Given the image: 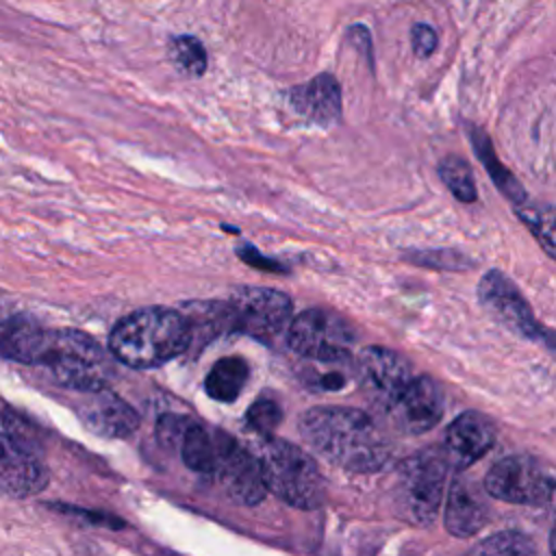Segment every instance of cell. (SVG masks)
<instances>
[{
	"label": "cell",
	"instance_id": "6da1fadb",
	"mask_svg": "<svg viewBox=\"0 0 556 556\" xmlns=\"http://www.w3.org/2000/svg\"><path fill=\"white\" fill-rule=\"evenodd\" d=\"M300 432L319 456L348 471H378L393 458L391 439L358 408H308L300 419Z\"/></svg>",
	"mask_w": 556,
	"mask_h": 556
},
{
	"label": "cell",
	"instance_id": "7a4b0ae2",
	"mask_svg": "<svg viewBox=\"0 0 556 556\" xmlns=\"http://www.w3.org/2000/svg\"><path fill=\"white\" fill-rule=\"evenodd\" d=\"M191 343L187 317L174 308H139L115 324L109 337L111 354L132 367L152 369L182 354Z\"/></svg>",
	"mask_w": 556,
	"mask_h": 556
},
{
	"label": "cell",
	"instance_id": "3957f363",
	"mask_svg": "<svg viewBox=\"0 0 556 556\" xmlns=\"http://www.w3.org/2000/svg\"><path fill=\"white\" fill-rule=\"evenodd\" d=\"M256 465L267 491L285 504L313 510L326 500V482L315 460L285 439H265L256 452Z\"/></svg>",
	"mask_w": 556,
	"mask_h": 556
},
{
	"label": "cell",
	"instance_id": "277c9868",
	"mask_svg": "<svg viewBox=\"0 0 556 556\" xmlns=\"http://www.w3.org/2000/svg\"><path fill=\"white\" fill-rule=\"evenodd\" d=\"M41 365H48L59 384L80 393L104 389L113 371L100 343L72 328L52 330Z\"/></svg>",
	"mask_w": 556,
	"mask_h": 556
},
{
	"label": "cell",
	"instance_id": "5b68a950",
	"mask_svg": "<svg viewBox=\"0 0 556 556\" xmlns=\"http://www.w3.org/2000/svg\"><path fill=\"white\" fill-rule=\"evenodd\" d=\"M445 478L447 460L439 450H421L404 458L395 482V502L402 517L415 526H428L439 513Z\"/></svg>",
	"mask_w": 556,
	"mask_h": 556
},
{
	"label": "cell",
	"instance_id": "8992f818",
	"mask_svg": "<svg viewBox=\"0 0 556 556\" xmlns=\"http://www.w3.org/2000/svg\"><path fill=\"white\" fill-rule=\"evenodd\" d=\"M354 334L345 319L324 308H306L291 319L287 330L289 348L308 361L343 363Z\"/></svg>",
	"mask_w": 556,
	"mask_h": 556
},
{
	"label": "cell",
	"instance_id": "52a82bcc",
	"mask_svg": "<svg viewBox=\"0 0 556 556\" xmlns=\"http://www.w3.org/2000/svg\"><path fill=\"white\" fill-rule=\"evenodd\" d=\"M484 491L510 504H545L554 493L552 471L534 456L513 454L491 465L484 476Z\"/></svg>",
	"mask_w": 556,
	"mask_h": 556
},
{
	"label": "cell",
	"instance_id": "ba28073f",
	"mask_svg": "<svg viewBox=\"0 0 556 556\" xmlns=\"http://www.w3.org/2000/svg\"><path fill=\"white\" fill-rule=\"evenodd\" d=\"M232 330H239L258 341L278 339L291 324V298L278 289L241 287L230 302Z\"/></svg>",
	"mask_w": 556,
	"mask_h": 556
},
{
	"label": "cell",
	"instance_id": "9c48e42d",
	"mask_svg": "<svg viewBox=\"0 0 556 556\" xmlns=\"http://www.w3.org/2000/svg\"><path fill=\"white\" fill-rule=\"evenodd\" d=\"M358 378L367 400L389 413L413 380V374L404 356L389 348L371 345L358 356Z\"/></svg>",
	"mask_w": 556,
	"mask_h": 556
},
{
	"label": "cell",
	"instance_id": "30bf717a",
	"mask_svg": "<svg viewBox=\"0 0 556 556\" xmlns=\"http://www.w3.org/2000/svg\"><path fill=\"white\" fill-rule=\"evenodd\" d=\"M478 298L480 304L517 337L530 341H541L545 337L541 324L532 315V308L502 271L491 269L480 278Z\"/></svg>",
	"mask_w": 556,
	"mask_h": 556
},
{
	"label": "cell",
	"instance_id": "8fae6325",
	"mask_svg": "<svg viewBox=\"0 0 556 556\" xmlns=\"http://www.w3.org/2000/svg\"><path fill=\"white\" fill-rule=\"evenodd\" d=\"M213 437L217 447L215 476L222 480L226 491L245 506L263 502L267 489L263 484L254 454H250L245 447H241L232 437L224 432H217Z\"/></svg>",
	"mask_w": 556,
	"mask_h": 556
},
{
	"label": "cell",
	"instance_id": "7c38bea8",
	"mask_svg": "<svg viewBox=\"0 0 556 556\" xmlns=\"http://www.w3.org/2000/svg\"><path fill=\"white\" fill-rule=\"evenodd\" d=\"M445 408L441 384L430 376H419L408 382L404 393L391 406L395 426L406 434H421L439 424Z\"/></svg>",
	"mask_w": 556,
	"mask_h": 556
},
{
	"label": "cell",
	"instance_id": "4fadbf2b",
	"mask_svg": "<svg viewBox=\"0 0 556 556\" xmlns=\"http://www.w3.org/2000/svg\"><path fill=\"white\" fill-rule=\"evenodd\" d=\"M495 443V428L489 417L476 410L458 415L445 430V460L456 469L478 463Z\"/></svg>",
	"mask_w": 556,
	"mask_h": 556
},
{
	"label": "cell",
	"instance_id": "5bb4252c",
	"mask_svg": "<svg viewBox=\"0 0 556 556\" xmlns=\"http://www.w3.org/2000/svg\"><path fill=\"white\" fill-rule=\"evenodd\" d=\"M46 484V465L22 443L0 434V491L11 497H30Z\"/></svg>",
	"mask_w": 556,
	"mask_h": 556
},
{
	"label": "cell",
	"instance_id": "9a60e30c",
	"mask_svg": "<svg viewBox=\"0 0 556 556\" xmlns=\"http://www.w3.org/2000/svg\"><path fill=\"white\" fill-rule=\"evenodd\" d=\"M78 415L91 432L109 439L130 437L139 428L137 410L109 389L87 393Z\"/></svg>",
	"mask_w": 556,
	"mask_h": 556
},
{
	"label": "cell",
	"instance_id": "2e32d148",
	"mask_svg": "<svg viewBox=\"0 0 556 556\" xmlns=\"http://www.w3.org/2000/svg\"><path fill=\"white\" fill-rule=\"evenodd\" d=\"M289 100L295 113L319 126H332L341 117V87L332 74H319L293 87Z\"/></svg>",
	"mask_w": 556,
	"mask_h": 556
},
{
	"label": "cell",
	"instance_id": "e0dca14e",
	"mask_svg": "<svg viewBox=\"0 0 556 556\" xmlns=\"http://www.w3.org/2000/svg\"><path fill=\"white\" fill-rule=\"evenodd\" d=\"M486 521V506L471 480L456 478L447 491L445 530L458 539L473 536Z\"/></svg>",
	"mask_w": 556,
	"mask_h": 556
},
{
	"label": "cell",
	"instance_id": "ac0fdd59",
	"mask_svg": "<svg viewBox=\"0 0 556 556\" xmlns=\"http://www.w3.org/2000/svg\"><path fill=\"white\" fill-rule=\"evenodd\" d=\"M52 330L26 317H13L0 330V352L26 365H41Z\"/></svg>",
	"mask_w": 556,
	"mask_h": 556
},
{
	"label": "cell",
	"instance_id": "d6986e66",
	"mask_svg": "<svg viewBox=\"0 0 556 556\" xmlns=\"http://www.w3.org/2000/svg\"><path fill=\"white\" fill-rule=\"evenodd\" d=\"M250 376V367L239 356L219 358L204 378V391L217 402H235Z\"/></svg>",
	"mask_w": 556,
	"mask_h": 556
},
{
	"label": "cell",
	"instance_id": "ffe728a7",
	"mask_svg": "<svg viewBox=\"0 0 556 556\" xmlns=\"http://www.w3.org/2000/svg\"><path fill=\"white\" fill-rule=\"evenodd\" d=\"M182 458V463L195 471V473H204V476H215L217 469V447H215V437L208 434L206 428H202L200 424H195L191 419V424L187 426L178 450H176Z\"/></svg>",
	"mask_w": 556,
	"mask_h": 556
},
{
	"label": "cell",
	"instance_id": "44dd1931",
	"mask_svg": "<svg viewBox=\"0 0 556 556\" xmlns=\"http://www.w3.org/2000/svg\"><path fill=\"white\" fill-rule=\"evenodd\" d=\"M469 139L473 143V150L478 154V159L482 161V165L486 167V172L491 174L493 182L497 185V189L510 198L513 202H523L526 200V191L523 187L517 182V178L497 161L495 156V150H493V143L491 139L486 137V132H482L480 128H471L469 130Z\"/></svg>",
	"mask_w": 556,
	"mask_h": 556
},
{
	"label": "cell",
	"instance_id": "7402d4cb",
	"mask_svg": "<svg viewBox=\"0 0 556 556\" xmlns=\"http://www.w3.org/2000/svg\"><path fill=\"white\" fill-rule=\"evenodd\" d=\"M169 59L172 63L187 76H202L206 72V50L200 39L191 35H178L169 41Z\"/></svg>",
	"mask_w": 556,
	"mask_h": 556
},
{
	"label": "cell",
	"instance_id": "603a6c76",
	"mask_svg": "<svg viewBox=\"0 0 556 556\" xmlns=\"http://www.w3.org/2000/svg\"><path fill=\"white\" fill-rule=\"evenodd\" d=\"M439 176L445 182V187L456 195V200L460 202H473L478 191H476V182H473V174L471 167L467 165L465 159L450 154L445 159H441L439 163Z\"/></svg>",
	"mask_w": 556,
	"mask_h": 556
},
{
	"label": "cell",
	"instance_id": "cb8c5ba5",
	"mask_svg": "<svg viewBox=\"0 0 556 556\" xmlns=\"http://www.w3.org/2000/svg\"><path fill=\"white\" fill-rule=\"evenodd\" d=\"M471 556H536V547L523 532L504 530L476 545Z\"/></svg>",
	"mask_w": 556,
	"mask_h": 556
},
{
	"label": "cell",
	"instance_id": "d4e9b609",
	"mask_svg": "<svg viewBox=\"0 0 556 556\" xmlns=\"http://www.w3.org/2000/svg\"><path fill=\"white\" fill-rule=\"evenodd\" d=\"M517 215L534 232V237L545 248V252L549 256H554V211H552V206L519 208Z\"/></svg>",
	"mask_w": 556,
	"mask_h": 556
},
{
	"label": "cell",
	"instance_id": "484cf974",
	"mask_svg": "<svg viewBox=\"0 0 556 556\" xmlns=\"http://www.w3.org/2000/svg\"><path fill=\"white\" fill-rule=\"evenodd\" d=\"M280 417H282V410H280V406H278L276 400L258 397V400L248 408L245 421H248V426H250L254 432L271 434L274 428L280 424Z\"/></svg>",
	"mask_w": 556,
	"mask_h": 556
},
{
	"label": "cell",
	"instance_id": "4316f807",
	"mask_svg": "<svg viewBox=\"0 0 556 556\" xmlns=\"http://www.w3.org/2000/svg\"><path fill=\"white\" fill-rule=\"evenodd\" d=\"M191 424L189 417L182 415H163L156 421V439L161 441L163 447L167 450H178V443L187 430V426Z\"/></svg>",
	"mask_w": 556,
	"mask_h": 556
},
{
	"label": "cell",
	"instance_id": "83f0119b",
	"mask_svg": "<svg viewBox=\"0 0 556 556\" xmlns=\"http://www.w3.org/2000/svg\"><path fill=\"white\" fill-rule=\"evenodd\" d=\"M410 41L417 56H430L437 48V33L430 24H415L410 30Z\"/></svg>",
	"mask_w": 556,
	"mask_h": 556
},
{
	"label": "cell",
	"instance_id": "f1b7e54d",
	"mask_svg": "<svg viewBox=\"0 0 556 556\" xmlns=\"http://www.w3.org/2000/svg\"><path fill=\"white\" fill-rule=\"evenodd\" d=\"M237 254H239L241 261H245L248 265H254V267H258V269H263V271H287L280 263H276V261L269 258V256H263L258 250H254V248L248 245V243L239 245V248H237Z\"/></svg>",
	"mask_w": 556,
	"mask_h": 556
}]
</instances>
